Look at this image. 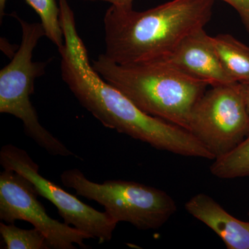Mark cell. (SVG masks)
<instances>
[{
  "mask_svg": "<svg viewBox=\"0 0 249 249\" xmlns=\"http://www.w3.org/2000/svg\"><path fill=\"white\" fill-rule=\"evenodd\" d=\"M60 51L61 75L80 104L107 128L115 129L157 150L214 160L212 155L187 129L146 114L95 71L76 25L64 28Z\"/></svg>",
  "mask_w": 249,
  "mask_h": 249,
  "instance_id": "obj_1",
  "label": "cell"
},
{
  "mask_svg": "<svg viewBox=\"0 0 249 249\" xmlns=\"http://www.w3.org/2000/svg\"><path fill=\"white\" fill-rule=\"evenodd\" d=\"M214 0H171L144 11L111 6L104 17L105 55L119 65L158 60L204 28Z\"/></svg>",
  "mask_w": 249,
  "mask_h": 249,
  "instance_id": "obj_2",
  "label": "cell"
},
{
  "mask_svg": "<svg viewBox=\"0 0 249 249\" xmlns=\"http://www.w3.org/2000/svg\"><path fill=\"white\" fill-rule=\"evenodd\" d=\"M92 67L142 111L187 130L193 107L209 86L160 60L119 65L103 53Z\"/></svg>",
  "mask_w": 249,
  "mask_h": 249,
  "instance_id": "obj_3",
  "label": "cell"
},
{
  "mask_svg": "<svg viewBox=\"0 0 249 249\" xmlns=\"http://www.w3.org/2000/svg\"><path fill=\"white\" fill-rule=\"evenodd\" d=\"M12 16L22 28V42L11 62L0 71V113L22 121L26 135L51 155H74L41 124L31 102L34 82L45 73L47 65V62L33 61L34 49L45 36V30L41 23H29L16 14Z\"/></svg>",
  "mask_w": 249,
  "mask_h": 249,
  "instance_id": "obj_4",
  "label": "cell"
},
{
  "mask_svg": "<svg viewBox=\"0 0 249 249\" xmlns=\"http://www.w3.org/2000/svg\"><path fill=\"white\" fill-rule=\"evenodd\" d=\"M64 186L78 196L102 205L115 222H128L139 230H155L169 220L178 210L176 202L165 191L134 181H90L80 170L62 173Z\"/></svg>",
  "mask_w": 249,
  "mask_h": 249,
  "instance_id": "obj_5",
  "label": "cell"
},
{
  "mask_svg": "<svg viewBox=\"0 0 249 249\" xmlns=\"http://www.w3.org/2000/svg\"><path fill=\"white\" fill-rule=\"evenodd\" d=\"M190 132L214 160L232 151L249 134V114L241 83L206 90L192 111Z\"/></svg>",
  "mask_w": 249,
  "mask_h": 249,
  "instance_id": "obj_6",
  "label": "cell"
},
{
  "mask_svg": "<svg viewBox=\"0 0 249 249\" xmlns=\"http://www.w3.org/2000/svg\"><path fill=\"white\" fill-rule=\"evenodd\" d=\"M0 164L4 169L17 172L31 181L39 196L55 206L67 225H73L91 238H98L100 243L111 240L118 223L106 211L100 212L88 206L42 177L38 165L27 152L11 144L4 145L0 151Z\"/></svg>",
  "mask_w": 249,
  "mask_h": 249,
  "instance_id": "obj_7",
  "label": "cell"
},
{
  "mask_svg": "<svg viewBox=\"0 0 249 249\" xmlns=\"http://www.w3.org/2000/svg\"><path fill=\"white\" fill-rule=\"evenodd\" d=\"M38 196L27 178L14 170L4 169L0 173V219L7 224L17 220L31 223L45 236L49 249H74V244L88 248L84 240L91 237L51 217L37 199Z\"/></svg>",
  "mask_w": 249,
  "mask_h": 249,
  "instance_id": "obj_8",
  "label": "cell"
},
{
  "mask_svg": "<svg viewBox=\"0 0 249 249\" xmlns=\"http://www.w3.org/2000/svg\"><path fill=\"white\" fill-rule=\"evenodd\" d=\"M155 60L165 62L211 87L236 83L224 70L212 37L204 28L187 36L170 53Z\"/></svg>",
  "mask_w": 249,
  "mask_h": 249,
  "instance_id": "obj_9",
  "label": "cell"
},
{
  "mask_svg": "<svg viewBox=\"0 0 249 249\" xmlns=\"http://www.w3.org/2000/svg\"><path fill=\"white\" fill-rule=\"evenodd\" d=\"M185 209L212 229L228 249H249V222L234 217L211 196L199 193L187 201Z\"/></svg>",
  "mask_w": 249,
  "mask_h": 249,
  "instance_id": "obj_10",
  "label": "cell"
},
{
  "mask_svg": "<svg viewBox=\"0 0 249 249\" xmlns=\"http://www.w3.org/2000/svg\"><path fill=\"white\" fill-rule=\"evenodd\" d=\"M222 66L236 83L249 82V47L230 34L212 37Z\"/></svg>",
  "mask_w": 249,
  "mask_h": 249,
  "instance_id": "obj_11",
  "label": "cell"
},
{
  "mask_svg": "<svg viewBox=\"0 0 249 249\" xmlns=\"http://www.w3.org/2000/svg\"><path fill=\"white\" fill-rule=\"evenodd\" d=\"M210 170L224 179L249 177V134L232 151L214 160Z\"/></svg>",
  "mask_w": 249,
  "mask_h": 249,
  "instance_id": "obj_12",
  "label": "cell"
},
{
  "mask_svg": "<svg viewBox=\"0 0 249 249\" xmlns=\"http://www.w3.org/2000/svg\"><path fill=\"white\" fill-rule=\"evenodd\" d=\"M31 6L41 19L45 36L58 47V52L65 45L63 31L60 22V9L55 0H24Z\"/></svg>",
  "mask_w": 249,
  "mask_h": 249,
  "instance_id": "obj_13",
  "label": "cell"
},
{
  "mask_svg": "<svg viewBox=\"0 0 249 249\" xmlns=\"http://www.w3.org/2000/svg\"><path fill=\"white\" fill-rule=\"evenodd\" d=\"M0 234L7 249H49L45 236L36 229H22L0 223Z\"/></svg>",
  "mask_w": 249,
  "mask_h": 249,
  "instance_id": "obj_14",
  "label": "cell"
},
{
  "mask_svg": "<svg viewBox=\"0 0 249 249\" xmlns=\"http://www.w3.org/2000/svg\"><path fill=\"white\" fill-rule=\"evenodd\" d=\"M231 6L238 13L249 34V0H222Z\"/></svg>",
  "mask_w": 249,
  "mask_h": 249,
  "instance_id": "obj_15",
  "label": "cell"
},
{
  "mask_svg": "<svg viewBox=\"0 0 249 249\" xmlns=\"http://www.w3.org/2000/svg\"><path fill=\"white\" fill-rule=\"evenodd\" d=\"M242 85L243 88L244 96H245L246 106H247V111L249 114V82L244 83Z\"/></svg>",
  "mask_w": 249,
  "mask_h": 249,
  "instance_id": "obj_16",
  "label": "cell"
},
{
  "mask_svg": "<svg viewBox=\"0 0 249 249\" xmlns=\"http://www.w3.org/2000/svg\"><path fill=\"white\" fill-rule=\"evenodd\" d=\"M6 2V0H0V18H1V20L4 16V9Z\"/></svg>",
  "mask_w": 249,
  "mask_h": 249,
  "instance_id": "obj_17",
  "label": "cell"
}]
</instances>
